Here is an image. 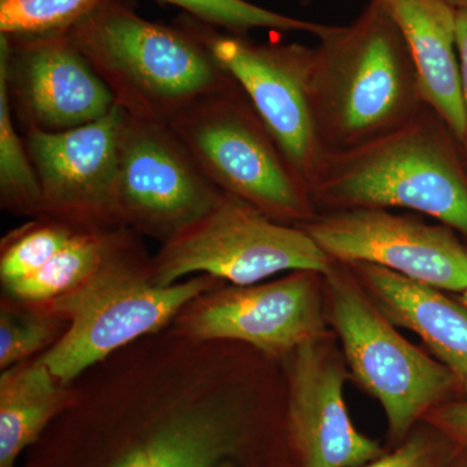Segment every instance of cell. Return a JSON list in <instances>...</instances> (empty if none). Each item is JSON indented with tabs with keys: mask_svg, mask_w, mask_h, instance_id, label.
Here are the masks:
<instances>
[{
	"mask_svg": "<svg viewBox=\"0 0 467 467\" xmlns=\"http://www.w3.org/2000/svg\"><path fill=\"white\" fill-rule=\"evenodd\" d=\"M309 100L325 150H347L407 125L426 106L401 30L378 0L313 47Z\"/></svg>",
	"mask_w": 467,
	"mask_h": 467,
	"instance_id": "6da1fadb",
	"label": "cell"
},
{
	"mask_svg": "<svg viewBox=\"0 0 467 467\" xmlns=\"http://www.w3.org/2000/svg\"><path fill=\"white\" fill-rule=\"evenodd\" d=\"M308 190L317 212L410 209L467 241L466 160L450 126L427 104L392 133L326 150Z\"/></svg>",
	"mask_w": 467,
	"mask_h": 467,
	"instance_id": "7a4b0ae2",
	"label": "cell"
},
{
	"mask_svg": "<svg viewBox=\"0 0 467 467\" xmlns=\"http://www.w3.org/2000/svg\"><path fill=\"white\" fill-rule=\"evenodd\" d=\"M126 115L171 122L235 84L182 20H147L125 0H106L67 33Z\"/></svg>",
	"mask_w": 467,
	"mask_h": 467,
	"instance_id": "3957f363",
	"label": "cell"
},
{
	"mask_svg": "<svg viewBox=\"0 0 467 467\" xmlns=\"http://www.w3.org/2000/svg\"><path fill=\"white\" fill-rule=\"evenodd\" d=\"M213 285L211 275L171 285L153 284L150 270L138 265L122 235L90 278L46 303L50 316L67 319L69 327L39 359L58 382H70L113 350L159 330Z\"/></svg>",
	"mask_w": 467,
	"mask_h": 467,
	"instance_id": "277c9868",
	"label": "cell"
},
{
	"mask_svg": "<svg viewBox=\"0 0 467 467\" xmlns=\"http://www.w3.org/2000/svg\"><path fill=\"white\" fill-rule=\"evenodd\" d=\"M196 164L218 189L285 225L318 213L241 86L196 101L168 122Z\"/></svg>",
	"mask_w": 467,
	"mask_h": 467,
	"instance_id": "5b68a950",
	"label": "cell"
},
{
	"mask_svg": "<svg viewBox=\"0 0 467 467\" xmlns=\"http://www.w3.org/2000/svg\"><path fill=\"white\" fill-rule=\"evenodd\" d=\"M328 318L353 376L382 405L393 439L460 392L450 370L413 346L368 296L347 264L322 275Z\"/></svg>",
	"mask_w": 467,
	"mask_h": 467,
	"instance_id": "8992f818",
	"label": "cell"
},
{
	"mask_svg": "<svg viewBox=\"0 0 467 467\" xmlns=\"http://www.w3.org/2000/svg\"><path fill=\"white\" fill-rule=\"evenodd\" d=\"M331 263L301 227L276 223L225 193L204 217L162 243L149 270L159 285L193 273L250 285L287 270L325 275Z\"/></svg>",
	"mask_w": 467,
	"mask_h": 467,
	"instance_id": "52a82bcc",
	"label": "cell"
},
{
	"mask_svg": "<svg viewBox=\"0 0 467 467\" xmlns=\"http://www.w3.org/2000/svg\"><path fill=\"white\" fill-rule=\"evenodd\" d=\"M181 20L241 86L295 173L309 187L326 153L310 109L313 47L256 43L245 36L218 32L186 14Z\"/></svg>",
	"mask_w": 467,
	"mask_h": 467,
	"instance_id": "ba28073f",
	"label": "cell"
},
{
	"mask_svg": "<svg viewBox=\"0 0 467 467\" xmlns=\"http://www.w3.org/2000/svg\"><path fill=\"white\" fill-rule=\"evenodd\" d=\"M223 196L171 126L125 113L117 186L122 225L165 243L204 217Z\"/></svg>",
	"mask_w": 467,
	"mask_h": 467,
	"instance_id": "9c48e42d",
	"label": "cell"
},
{
	"mask_svg": "<svg viewBox=\"0 0 467 467\" xmlns=\"http://www.w3.org/2000/svg\"><path fill=\"white\" fill-rule=\"evenodd\" d=\"M299 227L331 260L373 264L441 291L467 290V245L442 223L352 208L318 212Z\"/></svg>",
	"mask_w": 467,
	"mask_h": 467,
	"instance_id": "30bf717a",
	"label": "cell"
},
{
	"mask_svg": "<svg viewBox=\"0 0 467 467\" xmlns=\"http://www.w3.org/2000/svg\"><path fill=\"white\" fill-rule=\"evenodd\" d=\"M0 77L23 133H61L103 119L112 92L67 33L0 34Z\"/></svg>",
	"mask_w": 467,
	"mask_h": 467,
	"instance_id": "8fae6325",
	"label": "cell"
},
{
	"mask_svg": "<svg viewBox=\"0 0 467 467\" xmlns=\"http://www.w3.org/2000/svg\"><path fill=\"white\" fill-rule=\"evenodd\" d=\"M125 112L115 107L61 133L23 134L42 190V214L77 229L124 227L117 204Z\"/></svg>",
	"mask_w": 467,
	"mask_h": 467,
	"instance_id": "7c38bea8",
	"label": "cell"
},
{
	"mask_svg": "<svg viewBox=\"0 0 467 467\" xmlns=\"http://www.w3.org/2000/svg\"><path fill=\"white\" fill-rule=\"evenodd\" d=\"M321 275L292 272L269 284L209 294L184 317V330L196 339L241 340L269 355H290L326 337Z\"/></svg>",
	"mask_w": 467,
	"mask_h": 467,
	"instance_id": "4fadbf2b",
	"label": "cell"
},
{
	"mask_svg": "<svg viewBox=\"0 0 467 467\" xmlns=\"http://www.w3.org/2000/svg\"><path fill=\"white\" fill-rule=\"evenodd\" d=\"M288 423L303 467H361L383 456L356 430L344 401L346 362L327 337L290 353Z\"/></svg>",
	"mask_w": 467,
	"mask_h": 467,
	"instance_id": "5bb4252c",
	"label": "cell"
},
{
	"mask_svg": "<svg viewBox=\"0 0 467 467\" xmlns=\"http://www.w3.org/2000/svg\"><path fill=\"white\" fill-rule=\"evenodd\" d=\"M349 266L393 325L413 331L467 395V308L441 290L367 263Z\"/></svg>",
	"mask_w": 467,
	"mask_h": 467,
	"instance_id": "9a60e30c",
	"label": "cell"
},
{
	"mask_svg": "<svg viewBox=\"0 0 467 467\" xmlns=\"http://www.w3.org/2000/svg\"><path fill=\"white\" fill-rule=\"evenodd\" d=\"M391 15L416 66L427 106L462 143L466 112L461 92L456 9L442 0H378Z\"/></svg>",
	"mask_w": 467,
	"mask_h": 467,
	"instance_id": "2e32d148",
	"label": "cell"
},
{
	"mask_svg": "<svg viewBox=\"0 0 467 467\" xmlns=\"http://www.w3.org/2000/svg\"><path fill=\"white\" fill-rule=\"evenodd\" d=\"M60 382L38 359L7 368L0 378V467H14L64 404Z\"/></svg>",
	"mask_w": 467,
	"mask_h": 467,
	"instance_id": "e0dca14e",
	"label": "cell"
},
{
	"mask_svg": "<svg viewBox=\"0 0 467 467\" xmlns=\"http://www.w3.org/2000/svg\"><path fill=\"white\" fill-rule=\"evenodd\" d=\"M235 436L223 416L182 418L135 448L116 467H218L232 451Z\"/></svg>",
	"mask_w": 467,
	"mask_h": 467,
	"instance_id": "ac0fdd59",
	"label": "cell"
},
{
	"mask_svg": "<svg viewBox=\"0 0 467 467\" xmlns=\"http://www.w3.org/2000/svg\"><path fill=\"white\" fill-rule=\"evenodd\" d=\"M122 234L110 229H81L36 275L5 285L15 299L46 304L75 290L109 257Z\"/></svg>",
	"mask_w": 467,
	"mask_h": 467,
	"instance_id": "d6986e66",
	"label": "cell"
},
{
	"mask_svg": "<svg viewBox=\"0 0 467 467\" xmlns=\"http://www.w3.org/2000/svg\"><path fill=\"white\" fill-rule=\"evenodd\" d=\"M0 202L12 213L41 216L42 190L24 135L18 133L0 77Z\"/></svg>",
	"mask_w": 467,
	"mask_h": 467,
	"instance_id": "ffe728a7",
	"label": "cell"
},
{
	"mask_svg": "<svg viewBox=\"0 0 467 467\" xmlns=\"http://www.w3.org/2000/svg\"><path fill=\"white\" fill-rule=\"evenodd\" d=\"M81 229L48 216L15 230L3 239L0 276L8 285L36 275Z\"/></svg>",
	"mask_w": 467,
	"mask_h": 467,
	"instance_id": "44dd1931",
	"label": "cell"
},
{
	"mask_svg": "<svg viewBox=\"0 0 467 467\" xmlns=\"http://www.w3.org/2000/svg\"><path fill=\"white\" fill-rule=\"evenodd\" d=\"M183 9L186 15L216 29L245 36L250 30L310 33L321 36L328 26L276 14L247 0H158Z\"/></svg>",
	"mask_w": 467,
	"mask_h": 467,
	"instance_id": "7402d4cb",
	"label": "cell"
},
{
	"mask_svg": "<svg viewBox=\"0 0 467 467\" xmlns=\"http://www.w3.org/2000/svg\"><path fill=\"white\" fill-rule=\"evenodd\" d=\"M106 0H0V34L67 33Z\"/></svg>",
	"mask_w": 467,
	"mask_h": 467,
	"instance_id": "603a6c76",
	"label": "cell"
},
{
	"mask_svg": "<svg viewBox=\"0 0 467 467\" xmlns=\"http://www.w3.org/2000/svg\"><path fill=\"white\" fill-rule=\"evenodd\" d=\"M55 317L36 313H0V368L16 367L57 337ZM58 334V333H57Z\"/></svg>",
	"mask_w": 467,
	"mask_h": 467,
	"instance_id": "cb8c5ba5",
	"label": "cell"
},
{
	"mask_svg": "<svg viewBox=\"0 0 467 467\" xmlns=\"http://www.w3.org/2000/svg\"><path fill=\"white\" fill-rule=\"evenodd\" d=\"M447 457L441 442L431 436L420 432L410 436L401 447L392 453L383 454L361 467H445Z\"/></svg>",
	"mask_w": 467,
	"mask_h": 467,
	"instance_id": "d4e9b609",
	"label": "cell"
},
{
	"mask_svg": "<svg viewBox=\"0 0 467 467\" xmlns=\"http://www.w3.org/2000/svg\"><path fill=\"white\" fill-rule=\"evenodd\" d=\"M423 420L445 438L467 447V399L444 402L430 410Z\"/></svg>",
	"mask_w": 467,
	"mask_h": 467,
	"instance_id": "484cf974",
	"label": "cell"
},
{
	"mask_svg": "<svg viewBox=\"0 0 467 467\" xmlns=\"http://www.w3.org/2000/svg\"><path fill=\"white\" fill-rule=\"evenodd\" d=\"M457 52H459L461 92H462L463 107H465L467 122V7L457 9L456 12ZM463 158L467 164V126L466 134L461 143Z\"/></svg>",
	"mask_w": 467,
	"mask_h": 467,
	"instance_id": "4316f807",
	"label": "cell"
},
{
	"mask_svg": "<svg viewBox=\"0 0 467 467\" xmlns=\"http://www.w3.org/2000/svg\"><path fill=\"white\" fill-rule=\"evenodd\" d=\"M442 2L447 3L448 5H451L456 11L457 9L467 7V0H442Z\"/></svg>",
	"mask_w": 467,
	"mask_h": 467,
	"instance_id": "83f0119b",
	"label": "cell"
},
{
	"mask_svg": "<svg viewBox=\"0 0 467 467\" xmlns=\"http://www.w3.org/2000/svg\"><path fill=\"white\" fill-rule=\"evenodd\" d=\"M461 300H462L463 306H465L467 308V290L462 292V297H461Z\"/></svg>",
	"mask_w": 467,
	"mask_h": 467,
	"instance_id": "f1b7e54d",
	"label": "cell"
},
{
	"mask_svg": "<svg viewBox=\"0 0 467 467\" xmlns=\"http://www.w3.org/2000/svg\"><path fill=\"white\" fill-rule=\"evenodd\" d=\"M313 2H315V0H301V3H303L304 5H308Z\"/></svg>",
	"mask_w": 467,
	"mask_h": 467,
	"instance_id": "f546056e",
	"label": "cell"
},
{
	"mask_svg": "<svg viewBox=\"0 0 467 467\" xmlns=\"http://www.w3.org/2000/svg\"><path fill=\"white\" fill-rule=\"evenodd\" d=\"M463 467H467V465H466V466H463Z\"/></svg>",
	"mask_w": 467,
	"mask_h": 467,
	"instance_id": "4dcf8cb0",
	"label": "cell"
}]
</instances>
